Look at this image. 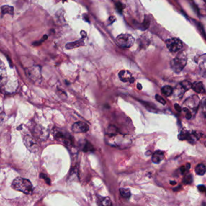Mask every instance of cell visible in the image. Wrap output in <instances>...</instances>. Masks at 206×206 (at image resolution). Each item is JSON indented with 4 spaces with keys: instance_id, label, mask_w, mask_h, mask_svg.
Segmentation results:
<instances>
[{
    "instance_id": "1",
    "label": "cell",
    "mask_w": 206,
    "mask_h": 206,
    "mask_svg": "<svg viewBox=\"0 0 206 206\" xmlns=\"http://www.w3.org/2000/svg\"><path fill=\"white\" fill-rule=\"evenodd\" d=\"M12 187L17 191L21 192L27 195L31 194L33 191L32 183L29 179L21 177H17L13 181Z\"/></svg>"
},
{
    "instance_id": "2",
    "label": "cell",
    "mask_w": 206,
    "mask_h": 206,
    "mask_svg": "<svg viewBox=\"0 0 206 206\" xmlns=\"http://www.w3.org/2000/svg\"><path fill=\"white\" fill-rule=\"evenodd\" d=\"M187 56L184 53H179L174 59L171 62V66L172 70L176 73H179L184 68L187 63Z\"/></svg>"
},
{
    "instance_id": "3",
    "label": "cell",
    "mask_w": 206,
    "mask_h": 206,
    "mask_svg": "<svg viewBox=\"0 0 206 206\" xmlns=\"http://www.w3.org/2000/svg\"><path fill=\"white\" fill-rule=\"evenodd\" d=\"M116 41L120 47L130 48L134 43V38L131 35L122 34L117 37Z\"/></svg>"
},
{
    "instance_id": "4",
    "label": "cell",
    "mask_w": 206,
    "mask_h": 206,
    "mask_svg": "<svg viewBox=\"0 0 206 206\" xmlns=\"http://www.w3.org/2000/svg\"><path fill=\"white\" fill-rule=\"evenodd\" d=\"M167 48L171 52H177L183 47V43L177 38H172L166 41Z\"/></svg>"
},
{
    "instance_id": "5",
    "label": "cell",
    "mask_w": 206,
    "mask_h": 206,
    "mask_svg": "<svg viewBox=\"0 0 206 206\" xmlns=\"http://www.w3.org/2000/svg\"><path fill=\"white\" fill-rule=\"evenodd\" d=\"M27 76L33 82L40 81L41 79V68L39 66H33L29 67L25 70Z\"/></svg>"
},
{
    "instance_id": "6",
    "label": "cell",
    "mask_w": 206,
    "mask_h": 206,
    "mask_svg": "<svg viewBox=\"0 0 206 206\" xmlns=\"http://www.w3.org/2000/svg\"><path fill=\"white\" fill-rule=\"evenodd\" d=\"M53 136L55 137V139L58 140L59 141H62L65 145H70L73 143L72 138L69 134H65L62 131H59V130H54Z\"/></svg>"
},
{
    "instance_id": "7",
    "label": "cell",
    "mask_w": 206,
    "mask_h": 206,
    "mask_svg": "<svg viewBox=\"0 0 206 206\" xmlns=\"http://www.w3.org/2000/svg\"><path fill=\"white\" fill-rule=\"evenodd\" d=\"M24 143L26 148L32 152H36L39 150V145L37 143L34 138L30 135H25L24 138Z\"/></svg>"
},
{
    "instance_id": "8",
    "label": "cell",
    "mask_w": 206,
    "mask_h": 206,
    "mask_svg": "<svg viewBox=\"0 0 206 206\" xmlns=\"http://www.w3.org/2000/svg\"><path fill=\"white\" fill-rule=\"evenodd\" d=\"M32 133L34 137L41 141L46 140L48 134V132L45 130V128L40 125L35 126L33 129Z\"/></svg>"
},
{
    "instance_id": "9",
    "label": "cell",
    "mask_w": 206,
    "mask_h": 206,
    "mask_svg": "<svg viewBox=\"0 0 206 206\" xmlns=\"http://www.w3.org/2000/svg\"><path fill=\"white\" fill-rule=\"evenodd\" d=\"M89 126L85 122H78L72 126V131L74 133H85L89 130Z\"/></svg>"
},
{
    "instance_id": "10",
    "label": "cell",
    "mask_w": 206,
    "mask_h": 206,
    "mask_svg": "<svg viewBox=\"0 0 206 206\" xmlns=\"http://www.w3.org/2000/svg\"><path fill=\"white\" fill-rule=\"evenodd\" d=\"M7 82L6 68L3 62L0 59V86H4Z\"/></svg>"
},
{
    "instance_id": "11",
    "label": "cell",
    "mask_w": 206,
    "mask_h": 206,
    "mask_svg": "<svg viewBox=\"0 0 206 206\" xmlns=\"http://www.w3.org/2000/svg\"><path fill=\"white\" fill-rule=\"evenodd\" d=\"M119 77L120 79L124 82H130V83H134L135 79L132 77V74L127 70H122L119 73Z\"/></svg>"
},
{
    "instance_id": "12",
    "label": "cell",
    "mask_w": 206,
    "mask_h": 206,
    "mask_svg": "<svg viewBox=\"0 0 206 206\" xmlns=\"http://www.w3.org/2000/svg\"><path fill=\"white\" fill-rule=\"evenodd\" d=\"M185 104H186L187 105L192 109H196L200 104V99L197 96H191L186 99Z\"/></svg>"
},
{
    "instance_id": "13",
    "label": "cell",
    "mask_w": 206,
    "mask_h": 206,
    "mask_svg": "<svg viewBox=\"0 0 206 206\" xmlns=\"http://www.w3.org/2000/svg\"><path fill=\"white\" fill-rule=\"evenodd\" d=\"M164 158V152L161 151H157L153 153L152 161L153 163L157 164L160 163Z\"/></svg>"
},
{
    "instance_id": "14",
    "label": "cell",
    "mask_w": 206,
    "mask_h": 206,
    "mask_svg": "<svg viewBox=\"0 0 206 206\" xmlns=\"http://www.w3.org/2000/svg\"><path fill=\"white\" fill-rule=\"evenodd\" d=\"M197 93H204L205 92V88L202 82H196L192 84V87Z\"/></svg>"
},
{
    "instance_id": "15",
    "label": "cell",
    "mask_w": 206,
    "mask_h": 206,
    "mask_svg": "<svg viewBox=\"0 0 206 206\" xmlns=\"http://www.w3.org/2000/svg\"><path fill=\"white\" fill-rule=\"evenodd\" d=\"M1 13L2 15L4 14H9V15H14V8L12 6H10L8 5H4L1 7Z\"/></svg>"
},
{
    "instance_id": "16",
    "label": "cell",
    "mask_w": 206,
    "mask_h": 206,
    "mask_svg": "<svg viewBox=\"0 0 206 206\" xmlns=\"http://www.w3.org/2000/svg\"><path fill=\"white\" fill-rule=\"evenodd\" d=\"M83 45H84V42L82 40H81L79 41H75V42L67 44L66 45V47L67 49H72V48H74L76 47H80V46Z\"/></svg>"
},
{
    "instance_id": "17",
    "label": "cell",
    "mask_w": 206,
    "mask_h": 206,
    "mask_svg": "<svg viewBox=\"0 0 206 206\" xmlns=\"http://www.w3.org/2000/svg\"><path fill=\"white\" fill-rule=\"evenodd\" d=\"M174 92V89L171 86L166 85L161 88V93L165 96H170Z\"/></svg>"
},
{
    "instance_id": "18",
    "label": "cell",
    "mask_w": 206,
    "mask_h": 206,
    "mask_svg": "<svg viewBox=\"0 0 206 206\" xmlns=\"http://www.w3.org/2000/svg\"><path fill=\"white\" fill-rule=\"evenodd\" d=\"M195 172L198 175H204L205 173V166L204 164H199L195 167Z\"/></svg>"
},
{
    "instance_id": "19",
    "label": "cell",
    "mask_w": 206,
    "mask_h": 206,
    "mask_svg": "<svg viewBox=\"0 0 206 206\" xmlns=\"http://www.w3.org/2000/svg\"><path fill=\"white\" fill-rule=\"evenodd\" d=\"M119 191H120V195L125 198H129L130 197H131V192H130V190L129 189H126V188H120L119 189Z\"/></svg>"
},
{
    "instance_id": "20",
    "label": "cell",
    "mask_w": 206,
    "mask_h": 206,
    "mask_svg": "<svg viewBox=\"0 0 206 206\" xmlns=\"http://www.w3.org/2000/svg\"><path fill=\"white\" fill-rule=\"evenodd\" d=\"M179 85L183 88V89L185 91H187V90L190 89L192 87V84L190 83V82H189L188 81H184L182 82L181 83L179 84Z\"/></svg>"
},
{
    "instance_id": "21",
    "label": "cell",
    "mask_w": 206,
    "mask_h": 206,
    "mask_svg": "<svg viewBox=\"0 0 206 206\" xmlns=\"http://www.w3.org/2000/svg\"><path fill=\"white\" fill-rule=\"evenodd\" d=\"M193 182V177L190 174L187 175L183 179V182L185 184H190Z\"/></svg>"
},
{
    "instance_id": "22",
    "label": "cell",
    "mask_w": 206,
    "mask_h": 206,
    "mask_svg": "<svg viewBox=\"0 0 206 206\" xmlns=\"http://www.w3.org/2000/svg\"><path fill=\"white\" fill-rule=\"evenodd\" d=\"M100 202H101L100 204L102 205H112L111 199L109 197L103 198L102 200L100 201Z\"/></svg>"
},
{
    "instance_id": "23",
    "label": "cell",
    "mask_w": 206,
    "mask_h": 206,
    "mask_svg": "<svg viewBox=\"0 0 206 206\" xmlns=\"http://www.w3.org/2000/svg\"><path fill=\"white\" fill-rule=\"evenodd\" d=\"M155 97H156V100H157V102H158L159 103H160V104H161L162 105H164L166 104V100H165L164 99L163 97H161V96H160V95H158V94H156Z\"/></svg>"
},
{
    "instance_id": "24",
    "label": "cell",
    "mask_w": 206,
    "mask_h": 206,
    "mask_svg": "<svg viewBox=\"0 0 206 206\" xmlns=\"http://www.w3.org/2000/svg\"><path fill=\"white\" fill-rule=\"evenodd\" d=\"M183 111L185 112V117L187 119H190L192 118V113L190 110H189L187 108H184L183 109Z\"/></svg>"
},
{
    "instance_id": "25",
    "label": "cell",
    "mask_w": 206,
    "mask_h": 206,
    "mask_svg": "<svg viewBox=\"0 0 206 206\" xmlns=\"http://www.w3.org/2000/svg\"><path fill=\"white\" fill-rule=\"evenodd\" d=\"M92 150H93V148L89 143H86L85 144V146L84 147V151H85V152L91 151Z\"/></svg>"
},
{
    "instance_id": "26",
    "label": "cell",
    "mask_w": 206,
    "mask_h": 206,
    "mask_svg": "<svg viewBox=\"0 0 206 206\" xmlns=\"http://www.w3.org/2000/svg\"><path fill=\"white\" fill-rule=\"evenodd\" d=\"M47 37H48V36L45 35L41 39V40L40 41H38V42H36L35 43H34V45H40V44H41L42 42H44V41H45L47 39Z\"/></svg>"
},
{
    "instance_id": "27",
    "label": "cell",
    "mask_w": 206,
    "mask_h": 206,
    "mask_svg": "<svg viewBox=\"0 0 206 206\" xmlns=\"http://www.w3.org/2000/svg\"><path fill=\"white\" fill-rule=\"evenodd\" d=\"M41 178H43V179H44L45 180V182L49 184H50V179L45 175V174H41Z\"/></svg>"
},
{
    "instance_id": "28",
    "label": "cell",
    "mask_w": 206,
    "mask_h": 206,
    "mask_svg": "<svg viewBox=\"0 0 206 206\" xmlns=\"http://www.w3.org/2000/svg\"><path fill=\"white\" fill-rule=\"evenodd\" d=\"M116 7H117V9H118L119 11H122V10H123V8H124L123 5L122 3H118L116 4Z\"/></svg>"
},
{
    "instance_id": "29",
    "label": "cell",
    "mask_w": 206,
    "mask_h": 206,
    "mask_svg": "<svg viewBox=\"0 0 206 206\" xmlns=\"http://www.w3.org/2000/svg\"><path fill=\"white\" fill-rule=\"evenodd\" d=\"M198 190L201 192H205V187L204 185H199L198 187Z\"/></svg>"
},
{
    "instance_id": "30",
    "label": "cell",
    "mask_w": 206,
    "mask_h": 206,
    "mask_svg": "<svg viewBox=\"0 0 206 206\" xmlns=\"http://www.w3.org/2000/svg\"><path fill=\"white\" fill-rule=\"evenodd\" d=\"M175 109L177 111H178V112H181L182 111V108H181V107H180L178 104H175Z\"/></svg>"
},
{
    "instance_id": "31",
    "label": "cell",
    "mask_w": 206,
    "mask_h": 206,
    "mask_svg": "<svg viewBox=\"0 0 206 206\" xmlns=\"http://www.w3.org/2000/svg\"><path fill=\"white\" fill-rule=\"evenodd\" d=\"M137 88L139 89V90H141V89H142V86H141V85L140 84H138L137 85Z\"/></svg>"
}]
</instances>
